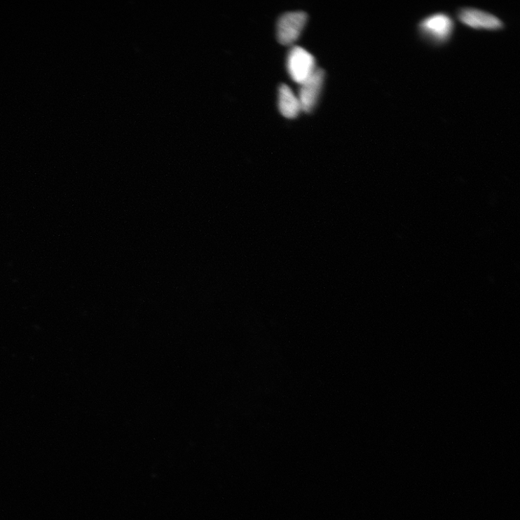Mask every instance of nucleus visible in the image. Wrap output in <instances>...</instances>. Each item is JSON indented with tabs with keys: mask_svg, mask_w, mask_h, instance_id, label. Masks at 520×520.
<instances>
[{
	"mask_svg": "<svg viewBox=\"0 0 520 520\" xmlns=\"http://www.w3.org/2000/svg\"><path fill=\"white\" fill-rule=\"evenodd\" d=\"M455 30L453 18L445 13L425 17L418 25L422 38L434 45H443L450 41Z\"/></svg>",
	"mask_w": 520,
	"mask_h": 520,
	"instance_id": "f257e3e1",
	"label": "nucleus"
},
{
	"mask_svg": "<svg viewBox=\"0 0 520 520\" xmlns=\"http://www.w3.org/2000/svg\"><path fill=\"white\" fill-rule=\"evenodd\" d=\"M287 67L292 80L301 85L315 72L316 62L313 55L302 47L294 46L289 53Z\"/></svg>",
	"mask_w": 520,
	"mask_h": 520,
	"instance_id": "f03ea898",
	"label": "nucleus"
},
{
	"mask_svg": "<svg viewBox=\"0 0 520 520\" xmlns=\"http://www.w3.org/2000/svg\"><path fill=\"white\" fill-rule=\"evenodd\" d=\"M308 16L302 11L283 14L278 20L277 36L282 45H291L299 38Z\"/></svg>",
	"mask_w": 520,
	"mask_h": 520,
	"instance_id": "7ed1b4c3",
	"label": "nucleus"
},
{
	"mask_svg": "<svg viewBox=\"0 0 520 520\" xmlns=\"http://www.w3.org/2000/svg\"><path fill=\"white\" fill-rule=\"evenodd\" d=\"M458 17L464 25L472 29L499 31L504 28V22L499 18L476 8H462Z\"/></svg>",
	"mask_w": 520,
	"mask_h": 520,
	"instance_id": "20e7f679",
	"label": "nucleus"
},
{
	"mask_svg": "<svg viewBox=\"0 0 520 520\" xmlns=\"http://www.w3.org/2000/svg\"><path fill=\"white\" fill-rule=\"evenodd\" d=\"M324 79V71L316 69L310 78L301 85L299 101L301 111L311 112L315 108L319 98Z\"/></svg>",
	"mask_w": 520,
	"mask_h": 520,
	"instance_id": "39448f33",
	"label": "nucleus"
},
{
	"mask_svg": "<svg viewBox=\"0 0 520 520\" xmlns=\"http://www.w3.org/2000/svg\"><path fill=\"white\" fill-rule=\"evenodd\" d=\"M278 107L281 114L288 119H294L301 111L299 99L286 84L279 88Z\"/></svg>",
	"mask_w": 520,
	"mask_h": 520,
	"instance_id": "423d86ee",
	"label": "nucleus"
}]
</instances>
